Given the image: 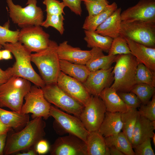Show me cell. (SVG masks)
<instances>
[{"mask_svg": "<svg viewBox=\"0 0 155 155\" xmlns=\"http://www.w3.org/2000/svg\"><path fill=\"white\" fill-rule=\"evenodd\" d=\"M11 53L9 50L5 49L1 51V55L2 59L9 60L12 58Z\"/></svg>", "mask_w": 155, "mask_h": 155, "instance_id": "f6af8a7d", "label": "cell"}, {"mask_svg": "<svg viewBox=\"0 0 155 155\" xmlns=\"http://www.w3.org/2000/svg\"><path fill=\"white\" fill-rule=\"evenodd\" d=\"M155 72L152 71L142 63L137 65L135 80L136 84H143L155 87Z\"/></svg>", "mask_w": 155, "mask_h": 155, "instance_id": "4dcf8cb0", "label": "cell"}, {"mask_svg": "<svg viewBox=\"0 0 155 155\" xmlns=\"http://www.w3.org/2000/svg\"><path fill=\"white\" fill-rule=\"evenodd\" d=\"M115 62L114 81L111 87L118 92H131L136 84L135 75L139 62L131 54L117 55Z\"/></svg>", "mask_w": 155, "mask_h": 155, "instance_id": "277c9868", "label": "cell"}, {"mask_svg": "<svg viewBox=\"0 0 155 155\" xmlns=\"http://www.w3.org/2000/svg\"><path fill=\"white\" fill-rule=\"evenodd\" d=\"M87 10L89 16L96 15L102 11L109 4L107 0H82Z\"/></svg>", "mask_w": 155, "mask_h": 155, "instance_id": "d590c367", "label": "cell"}, {"mask_svg": "<svg viewBox=\"0 0 155 155\" xmlns=\"http://www.w3.org/2000/svg\"><path fill=\"white\" fill-rule=\"evenodd\" d=\"M138 111L140 115L151 121H155V94L152 96L151 100L146 104H141L138 108Z\"/></svg>", "mask_w": 155, "mask_h": 155, "instance_id": "8d00e7d4", "label": "cell"}, {"mask_svg": "<svg viewBox=\"0 0 155 155\" xmlns=\"http://www.w3.org/2000/svg\"><path fill=\"white\" fill-rule=\"evenodd\" d=\"M30 81L13 76L0 86V107L20 112L24 99L32 85Z\"/></svg>", "mask_w": 155, "mask_h": 155, "instance_id": "5b68a950", "label": "cell"}, {"mask_svg": "<svg viewBox=\"0 0 155 155\" xmlns=\"http://www.w3.org/2000/svg\"><path fill=\"white\" fill-rule=\"evenodd\" d=\"M41 88L49 102L79 118L84 106L66 93L57 84L46 85Z\"/></svg>", "mask_w": 155, "mask_h": 155, "instance_id": "ba28073f", "label": "cell"}, {"mask_svg": "<svg viewBox=\"0 0 155 155\" xmlns=\"http://www.w3.org/2000/svg\"><path fill=\"white\" fill-rule=\"evenodd\" d=\"M154 145H155V134L154 133L152 138Z\"/></svg>", "mask_w": 155, "mask_h": 155, "instance_id": "681fc988", "label": "cell"}, {"mask_svg": "<svg viewBox=\"0 0 155 155\" xmlns=\"http://www.w3.org/2000/svg\"><path fill=\"white\" fill-rule=\"evenodd\" d=\"M58 44L50 40L45 49L31 55V61L36 66L46 85L57 84L60 72Z\"/></svg>", "mask_w": 155, "mask_h": 155, "instance_id": "3957f363", "label": "cell"}, {"mask_svg": "<svg viewBox=\"0 0 155 155\" xmlns=\"http://www.w3.org/2000/svg\"><path fill=\"white\" fill-rule=\"evenodd\" d=\"M135 155H155L151 144V138H148L133 148Z\"/></svg>", "mask_w": 155, "mask_h": 155, "instance_id": "ab89813d", "label": "cell"}, {"mask_svg": "<svg viewBox=\"0 0 155 155\" xmlns=\"http://www.w3.org/2000/svg\"><path fill=\"white\" fill-rule=\"evenodd\" d=\"M29 118L28 114L7 111L0 107V120L12 129H18L24 127L30 121Z\"/></svg>", "mask_w": 155, "mask_h": 155, "instance_id": "cb8c5ba5", "label": "cell"}, {"mask_svg": "<svg viewBox=\"0 0 155 155\" xmlns=\"http://www.w3.org/2000/svg\"><path fill=\"white\" fill-rule=\"evenodd\" d=\"M3 46L10 51L15 59L16 62L12 67L13 76L27 79L41 88L45 86L44 81L31 65V52L19 41L13 43H6Z\"/></svg>", "mask_w": 155, "mask_h": 155, "instance_id": "7a4b0ae2", "label": "cell"}, {"mask_svg": "<svg viewBox=\"0 0 155 155\" xmlns=\"http://www.w3.org/2000/svg\"><path fill=\"white\" fill-rule=\"evenodd\" d=\"M24 99L25 102L22 106L21 113H31L32 119L41 117L47 119L50 116L51 104L45 98L41 88L35 85L32 86Z\"/></svg>", "mask_w": 155, "mask_h": 155, "instance_id": "9c48e42d", "label": "cell"}, {"mask_svg": "<svg viewBox=\"0 0 155 155\" xmlns=\"http://www.w3.org/2000/svg\"><path fill=\"white\" fill-rule=\"evenodd\" d=\"M108 53L109 55H116L131 53L125 39L119 35L113 39Z\"/></svg>", "mask_w": 155, "mask_h": 155, "instance_id": "d6a6232c", "label": "cell"}, {"mask_svg": "<svg viewBox=\"0 0 155 155\" xmlns=\"http://www.w3.org/2000/svg\"><path fill=\"white\" fill-rule=\"evenodd\" d=\"M7 133L0 135V155L4 154V150L7 137Z\"/></svg>", "mask_w": 155, "mask_h": 155, "instance_id": "ee69618b", "label": "cell"}, {"mask_svg": "<svg viewBox=\"0 0 155 155\" xmlns=\"http://www.w3.org/2000/svg\"><path fill=\"white\" fill-rule=\"evenodd\" d=\"M117 93L124 103L128 106L137 108L142 103L136 95L131 92H118Z\"/></svg>", "mask_w": 155, "mask_h": 155, "instance_id": "f35d334b", "label": "cell"}, {"mask_svg": "<svg viewBox=\"0 0 155 155\" xmlns=\"http://www.w3.org/2000/svg\"><path fill=\"white\" fill-rule=\"evenodd\" d=\"M86 143L88 155H109L105 138L98 131L89 132Z\"/></svg>", "mask_w": 155, "mask_h": 155, "instance_id": "603a6c76", "label": "cell"}, {"mask_svg": "<svg viewBox=\"0 0 155 155\" xmlns=\"http://www.w3.org/2000/svg\"><path fill=\"white\" fill-rule=\"evenodd\" d=\"M43 3L46 7L47 14H64V9L66 6L63 2L56 0H44Z\"/></svg>", "mask_w": 155, "mask_h": 155, "instance_id": "74e56055", "label": "cell"}, {"mask_svg": "<svg viewBox=\"0 0 155 155\" xmlns=\"http://www.w3.org/2000/svg\"><path fill=\"white\" fill-rule=\"evenodd\" d=\"M0 49H0V60L2 59L1 55V50Z\"/></svg>", "mask_w": 155, "mask_h": 155, "instance_id": "f907efd6", "label": "cell"}, {"mask_svg": "<svg viewBox=\"0 0 155 155\" xmlns=\"http://www.w3.org/2000/svg\"><path fill=\"white\" fill-rule=\"evenodd\" d=\"M104 138L108 147L114 146L125 155H135L131 144L123 131Z\"/></svg>", "mask_w": 155, "mask_h": 155, "instance_id": "83f0119b", "label": "cell"}, {"mask_svg": "<svg viewBox=\"0 0 155 155\" xmlns=\"http://www.w3.org/2000/svg\"><path fill=\"white\" fill-rule=\"evenodd\" d=\"M119 35L146 46L155 48V22L121 21Z\"/></svg>", "mask_w": 155, "mask_h": 155, "instance_id": "52a82bcc", "label": "cell"}, {"mask_svg": "<svg viewBox=\"0 0 155 155\" xmlns=\"http://www.w3.org/2000/svg\"><path fill=\"white\" fill-rule=\"evenodd\" d=\"M121 9L118 8L106 20L99 26L95 31L102 35L113 39L119 35L121 20Z\"/></svg>", "mask_w": 155, "mask_h": 155, "instance_id": "ffe728a7", "label": "cell"}, {"mask_svg": "<svg viewBox=\"0 0 155 155\" xmlns=\"http://www.w3.org/2000/svg\"><path fill=\"white\" fill-rule=\"evenodd\" d=\"M10 18L14 24L22 28L40 26L43 22V13L37 5L36 0H28L27 5L23 7L14 3L12 0H6Z\"/></svg>", "mask_w": 155, "mask_h": 155, "instance_id": "8992f818", "label": "cell"}, {"mask_svg": "<svg viewBox=\"0 0 155 155\" xmlns=\"http://www.w3.org/2000/svg\"><path fill=\"white\" fill-rule=\"evenodd\" d=\"M140 115L136 108L129 107L125 112L121 113L122 123V131L127 137L132 144V135L137 120Z\"/></svg>", "mask_w": 155, "mask_h": 155, "instance_id": "f1b7e54d", "label": "cell"}, {"mask_svg": "<svg viewBox=\"0 0 155 155\" xmlns=\"http://www.w3.org/2000/svg\"><path fill=\"white\" fill-rule=\"evenodd\" d=\"M90 0V1H94V0Z\"/></svg>", "mask_w": 155, "mask_h": 155, "instance_id": "f5cc1de1", "label": "cell"}, {"mask_svg": "<svg viewBox=\"0 0 155 155\" xmlns=\"http://www.w3.org/2000/svg\"><path fill=\"white\" fill-rule=\"evenodd\" d=\"M64 18L63 14H47L46 20L43 21L41 26L47 28L52 27L56 29L61 34H63L64 29L63 21Z\"/></svg>", "mask_w": 155, "mask_h": 155, "instance_id": "e575fe53", "label": "cell"}, {"mask_svg": "<svg viewBox=\"0 0 155 155\" xmlns=\"http://www.w3.org/2000/svg\"><path fill=\"white\" fill-rule=\"evenodd\" d=\"M108 148L109 155H125V154L115 147L111 146Z\"/></svg>", "mask_w": 155, "mask_h": 155, "instance_id": "bcb514c9", "label": "cell"}, {"mask_svg": "<svg viewBox=\"0 0 155 155\" xmlns=\"http://www.w3.org/2000/svg\"><path fill=\"white\" fill-rule=\"evenodd\" d=\"M52 155H88L86 143L72 134L58 138L50 147Z\"/></svg>", "mask_w": 155, "mask_h": 155, "instance_id": "4fadbf2b", "label": "cell"}, {"mask_svg": "<svg viewBox=\"0 0 155 155\" xmlns=\"http://www.w3.org/2000/svg\"><path fill=\"white\" fill-rule=\"evenodd\" d=\"M60 65L61 71L82 83L86 80L90 72L85 65L60 59Z\"/></svg>", "mask_w": 155, "mask_h": 155, "instance_id": "484cf974", "label": "cell"}, {"mask_svg": "<svg viewBox=\"0 0 155 155\" xmlns=\"http://www.w3.org/2000/svg\"><path fill=\"white\" fill-rule=\"evenodd\" d=\"M99 97L103 102L106 111L122 113L128 109L129 106L123 101L116 90L111 86L104 89Z\"/></svg>", "mask_w": 155, "mask_h": 155, "instance_id": "44dd1931", "label": "cell"}, {"mask_svg": "<svg viewBox=\"0 0 155 155\" xmlns=\"http://www.w3.org/2000/svg\"><path fill=\"white\" fill-rule=\"evenodd\" d=\"M155 88L147 84H136L131 92L134 93L140 101L142 104H147L150 100L155 93Z\"/></svg>", "mask_w": 155, "mask_h": 155, "instance_id": "1f68e13d", "label": "cell"}, {"mask_svg": "<svg viewBox=\"0 0 155 155\" xmlns=\"http://www.w3.org/2000/svg\"><path fill=\"white\" fill-rule=\"evenodd\" d=\"M43 119H33L21 130L9 134L7 137L3 154L10 155L29 149L43 139L46 124Z\"/></svg>", "mask_w": 155, "mask_h": 155, "instance_id": "6da1fadb", "label": "cell"}, {"mask_svg": "<svg viewBox=\"0 0 155 155\" xmlns=\"http://www.w3.org/2000/svg\"><path fill=\"white\" fill-rule=\"evenodd\" d=\"M9 26V22L3 26L0 25V44L3 46L6 43H13L18 41L20 30H11Z\"/></svg>", "mask_w": 155, "mask_h": 155, "instance_id": "836d02e7", "label": "cell"}, {"mask_svg": "<svg viewBox=\"0 0 155 155\" xmlns=\"http://www.w3.org/2000/svg\"><path fill=\"white\" fill-rule=\"evenodd\" d=\"M3 47V46L0 44V49H1Z\"/></svg>", "mask_w": 155, "mask_h": 155, "instance_id": "816d5d0a", "label": "cell"}, {"mask_svg": "<svg viewBox=\"0 0 155 155\" xmlns=\"http://www.w3.org/2000/svg\"><path fill=\"white\" fill-rule=\"evenodd\" d=\"M116 55L109 54L105 55L103 53L93 57L85 65L90 72L107 69L115 61Z\"/></svg>", "mask_w": 155, "mask_h": 155, "instance_id": "f546056e", "label": "cell"}, {"mask_svg": "<svg viewBox=\"0 0 155 155\" xmlns=\"http://www.w3.org/2000/svg\"><path fill=\"white\" fill-rule=\"evenodd\" d=\"M155 129V121H152L139 115L133 133L132 146L133 148L148 138H151Z\"/></svg>", "mask_w": 155, "mask_h": 155, "instance_id": "d6986e66", "label": "cell"}, {"mask_svg": "<svg viewBox=\"0 0 155 155\" xmlns=\"http://www.w3.org/2000/svg\"><path fill=\"white\" fill-rule=\"evenodd\" d=\"M17 154V155H37V153L35 150L31 149L28 150L27 152H19Z\"/></svg>", "mask_w": 155, "mask_h": 155, "instance_id": "c3c4849f", "label": "cell"}, {"mask_svg": "<svg viewBox=\"0 0 155 155\" xmlns=\"http://www.w3.org/2000/svg\"><path fill=\"white\" fill-rule=\"evenodd\" d=\"M12 128L4 124L0 119V135L7 133Z\"/></svg>", "mask_w": 155, "mask_h": 155, "instance_id": "7dc6e473", "label": "cell"}, {"mask_svg": "<svg viewBox=\"0 0 155 155\" xmlns=\"http://www.w3.org/2000/svg\"><path fill=\"white\" fill-rule=\"evenodd\" d=\"M106 111L101 99L99 97L91 95L79 118L89 132L98 131Z\"/></svg>", "mask_w": 155, "mask_h": 155, "instance_id": "30bf717a", "label": "cell"}, {"mask_svg": "<svg viewBox=\"0 0 155 155\" xmlns=\"http://www.w3.org/2000/svg\"><path fill=\"white\" fill-rule=\"evenodd\" d=\"M65 5L77 15L81 16L82 13L81 2L82 0H62Z\"/></svg>", "mask_w": 155, "mask_h": 155, "instance_id": "60d3db41", "label": "cell"}, {"mask_svg": "<svg viewBox=\"0 0 155 155\" xmlns=\"http://www.w3.org/2000/svg\"><path fill=\"white\" fill-rule=\"evenodd\" d=\"M131 54L139 63L155 73V48L149 47L131 40L125 38Z\"/></svg>", "mask_w": 155, "mask_h": 155, "instance_id": "ac0fdd59", "label": "cell"}, {"mask_svg": "<svg viewBox=\"0 0 155 155\" xmlns=\"http://www.w3.org/2000/svg\"><path fill=\"white\" fill-rule=\"evenodd\" d=\"M121 113L106 111L98 130L104 137L117 134L122 130V123Z\"/></svg>", "mask_w": 155, "mask_h": 155, "instance_id": "7402d4cb", "label": "cell"}, {"mask_svg": "<svg viewBox=\"0 0 155 155\" xmlns=\"http://www.w3.org/2000/svg\"><path fill=\"white\" fill-rule=\"evenodd\" d=\"M57 51L60 60L75 64L86 65L93 57L103 53L100 49L94 47L90 51L82 50L73 47L65 41L58 45Z\"/></svg>", "mask_w": 155, "mask_h": 155, "instance_id": "5bb4252c", "label": "cell"}, {"mask_svg": "<svg viewBox=\"0 0 155 155\" xmlns=\"http://www.w3.org/2000/svg\"><path fill=\"white\" fill-rule=\"evenodd\" d=\"M122 21L155 22V0H140L135 5L121 12Z\"/></svg>", "mask_w": 155, "mask_h": 155, "instance_id": "9a60e30c", "label": "cell"}, {"mask_svg": "<svg viewBox=\"0 0 155 155\" xmlns=\"http://www.w3.org/2000/svg\"><path fill=\"white\" fill-rule=\"evenodd\" d=\"M84 40L88 47L97 48L108 53L113 40L112 38L102 35L95 31L84 30Z\"/></svg>", "mask_w": 155, "mask_h": 155, "instance_id": "4316f807", "label": "cell"}, {"mask_svg": "<svg viewBox=\"0 0 155 155\" xmlns=\"http://www.w3.org/2000/svg\"><path fill=\"white\" fill-rule=\"evenodd\" d=\"M49 34L40 26H33L22 28L20 30L18 41L31 52H38L49 46Z\"/></svg>", "mask_w": 155, "mask_h": 155, "instance_id": "8fae6325", "label": "cell"}, {"mask_svg": "<svg viewBox=\"0 0 155 155\" xmlns=\"http://www.w3.org/2000/svg\"><path fill=\"white\" fill-rule=\"evenodd\" d=\"M50 114L64 131L78 137L86 142L89 132L79 118L65 113L52 105Z\"/></svg>", "mask_w": 155, "mask_h": 155, "instance_id": "7c38bea8", "label": "cell"}, {"mask_svg": "<svg viewBox=\"0 0 155 155\" xmlns=\"http://www.w3.org/2000/svg\"><path fill=\"white\" fill-rule=\"evenodd\" d=\"M113 68V67L111 66L107 69L90 72L82 84L91 95L99 97L104 89L111 86L114 81Z\"/></svg>", "mask_w": 155, "mask_h": 155, "instance_id": "2e32d148", "label": "cell"}, {"mask_svg": "<svg viewBox=\"0 0 155 155\" xmlns=\"http://www.w3.org/2000/svg\"><path fill=\"white\" fill-rule=\"evenodd\" d=\"M57 84L66 93L84 106L91 97V95L82 83L61 71L59 75Z\"/></svg>", "mask_w": 155, "mask_h": 155, "instance_id": "e0dca14e", "label": "cell"}, {"mask_svg": "<svg viewBox=\"0 0 155 155\" xmlns=\"http://www.w3.org/2000/svg\"><path fill=\"white\" fill-rule=\"evenodd\" d=\"M35 150L39 154L46 153L49 151L50 147L48 142L42 139L39 141L35 146Z\"/></svg>", "mask_w": 155, "mask_h": 155, "instance_id": "b9f144b4", "label": "cell"}, {"mask_svg": "<svg viewBox=\"0 0 155 155\" xmlns=\"http://www.w3.org/2000/svg\"><path fill=\"white\" fill-rule=\"evenodd\" d=\"M118 8L115 2L109 4L101 12L93 16H87L82 28L84 30L95 31L97 27L104 22Z\"/></svg>", "mask_w": 155, "mask_h": 155, "instance_id": "d4e9b609", "label": "cell"}, {"mask_svg": "<svg viewBox=\"0 0 155 155\" xmlns=\"http://www.w3.org/2000/svg\"><path fill=\"white\" fill-rule=\"evenodd\" d=\"M13 76L12 67H9L5 70L0 68V86L6 82Z\"/></svg>", "mask_w": 155, "mask_h": 155, "instance_id": "7bdbcfd3", "label": "cell"}]
</instances>
